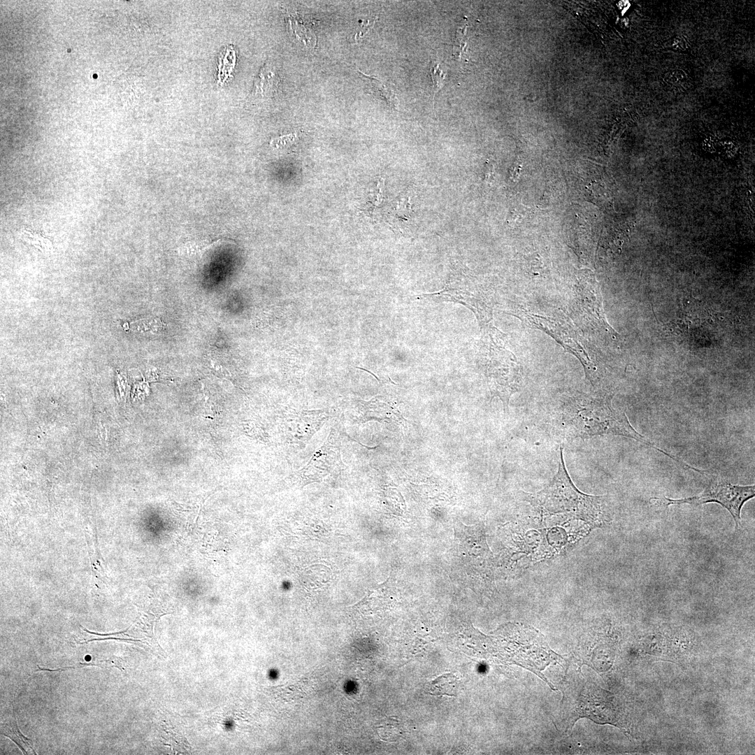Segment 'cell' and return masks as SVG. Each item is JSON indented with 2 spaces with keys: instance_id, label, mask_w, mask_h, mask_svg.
<instances>
[{
  "instance_id": "16",
  "label": "cell",
  "mask_w": 755,
  "mask_h": 755,
  "mask_svg": "<svg viewBox=\"0 0 755 755\" xmlns=\"http://www.w3.org/2000/svg\"><path fill=\"white\" fill-rule=\"evenodd\" d=\"M373 24L374 23L370 24V22H368L366 24L364 25L363 27L361 28V31L359 33V36H361L362 35L366 34L369 30V29L373 26Z\"/></svg>"
},
{
  "instance_id": "8",
  "label": "cell",
  "mask_w": 755,
  "mask_h": 755,
  "mask_svg": "<svg viewBox=\"0 0 755 755\" xmlns=\"http://www.w3.org/2000/svg\"><path fill=\"white\" fill-rule=\"evenodd\" d=\"M454 530L455 539L458 540L460 548L466 554L482 559L492 554L487 542L483 523L466 526L459 522L457 526H454Z\"/></svg>"
},
{
  "instance_id": "14",
  "label": "cell",
  "mask_w": 755,
  "mask_h": 755,
  "mask_svg": "<svg viewBox=\"0 0 755 755\" xmlns=\"http://www.w3.org/2000/svg\"><path fill=\"white\" fill-rule=\"evenodd\" d=\"M296 134H291L285 136H280L278 138L273 139L271 141V145H283L287 143L293 141L296 138Z\"/></svg>"
},
{
  "instance_id": "3",
  "label": "cell",
  "mask_w": 755,
  "mask_h": 755,
  "mask_svg": "<svg viewBox=\"0 0 755 755\" xmlns=\"http://www.w3.org/2000/svg\"><path fill=\"white\" fill-rule=\"evenodd\" d=\"M480 327V353L486 361L489 387L507 409L511 395L521 387V368L516 357L506 348L505 336L492 321Z\"/></svg>"
},
{
  "instance_id": "12",
  "label": "cell",
  "mask_w": 755,
  "mask_h": 755,
  "mask_svg": "<svg viewBox=\"0 0 755 755\" xmlns=\"http://www.w3.org/2000/svg\"><path fill=\"white\" fill-rule=\"evenodd\" d=\"M165 328L164 323L159 319H145L131 323L130 329L136 332L159 333Z\"/></svg>"
},
{
  "instance_id": "9",
  "label": "cell",
  "mask_w": 755,
  "mask_h": 755,
  "mask_svg": "<svg viewBox=\"0 0 755 755\" xmlns=\"http://www.w3.org/2000/svg\"><path fill=\"white\" fill-rule=\"evenodd\" d=\"M1 735L6 736L12 740L20 748L24 754H31V751H32L34 754H36L33 748L31 740L23 735L19 730L15 720V716L13 719L9 720L6 723L1 724Z\"/></svg>"
},
{
  "instance_id": "11",
  "label": "cell",
  "mask_w": 755,
  "mask_h": 755,
  "mask_svg": "<svg viewBox=\"0 0 755 755\" xmlns=\"http://www.w3.org/2000/svg\"><path fill=\"white\" fill-rule=\"evenodd\" d=\"M358 71L363 78L370 81L371 85L385 99L391 107L394 108L398 107V101L397 96L389 85L375 77L368 76L359 70Z\"/></svg>"
},
{
  "instance_id": "1",
  "label": "cell",
  "mask_w": 755,
  "mask_h": 755,
  "mask_svg": "<svg viewBox=\"0 0 755 755\" xmlns=\"http://www.w3.org/2000/svg\"><path fill=\"white\" fill-rule=\"evenodd\" d=\"M561 424L571 438L595 436H621L635 439L666 454L681 466L684 462L656 447L631 424L626 414L616 410L611 398L605 396L577 394L569 397L561 409Z\"/></svg>"
},
{
  "instance_id": "4",
  "label": "cell",
  "mask_w": 755,
  "mask_h": 755,
  "mask_svg": "<svg viewBox=\"0 0 755 755\" xmlns=\"http://www.w3.org/2000/svg\"><path fill=\"white\" fill-rule=\"evenodd\" d=\"M754 485H737L718 476L712 477L704 490L698 495L673 499L666 496L652 497L649 501L658 507L672 505L689 504L698 505L707 503H717L726 509L735 521V528L741 526V510L745 503L754 497Z\"/></svg>"
},
{
  "instance_id": "5",
  "label": "cell",
  "mask_w": 755,
  "mask_h": 755,
  "mask_svg": "<svg viewBox=\"0 0 755 755\" xmlns=\"http://www.w3.org/2000/svg\"><path fill=\"white\" fill-rule=\"evenodd\" d=\"M515 315L528 326L545 331L566 351L575 356L582 364L586 376L592 381L596 368L572 325L563 319L541 316L523 310L517 311Z\"/></svg>"
},
{
  "instance_id": "13",
  "label": "cell",
  "mask_w": 755,
  "mask_h": 755,
  "mask_svg": "<svg viewBox=\"0 0 755 755\" xmlns=\"http://www.w3.org/2000/svg\"><path fill=\"white\" fill-rule=\"evenodd\" d=\"M430 73L431 75L433 82L434 99L436 92L441 89L443 85V80L445 78V74L443 73V71L440 68V64L437 61L431 62L430 66Z\"/></svg>"
},
{
  "instance_id": "7",
  "label": "cell",
  "mask_w": 755,
  "mask_h": 755,
  "mask_svg": "<svg viewBox=\"0 0 755 755\" xmlns=\"http://www.w3.org/2000/svg\"><path fill=\"white\" fill-rule=\"evenodd\" d=\"M577 310L580 315L591 322L602 318L598 289L589 273L580 271L575 285Z\"/></svg>"
},
{
  "instance_id": "15",
  "label": "cell",
  "mask_w": 755,
  "mask_h": 755,
  "mask_svg": "<svg viewBox=\"0 0 755 755\" xmlns=\"http://www.w3.org/2000/svg\"><path fill=\"white\" fill-rule=\"evenodd\" d=\"M99 666V664L78 663H77L76 665H75L73 666L66 667V668L55 669V670H50V669H48V668H41L38 665H37V667L38 668V670L63 671V670H65L69 669V668H82L83 666Z\"/></svg>"
},
{
  "instance_id": "2",
  "label": "cell",
  "mask_w": 755,
  "mask_h": 755,
  "mask_svg": "<svg viewBox=\"0 0 755 755\" xmlns=\"http://www.w3.org/2000/svg\"><path fill=\"white\" fill-rule=\"evenodd\" d=\"M531 501L543 515L566 514L593 526L610 521L605 497L584 494L572 482L561 448L556 473L545 488L531 496Z\"/></svg>"
},
{
  "instance_id": "6",
  "label": "cell",
  "mask_w": 755,
  "mask_h": 755,
  "mask_svg": "<svg viewBox=\"0 0 755 755\" xmlns=\"http://www.w3.org/2000/svg\"><path fill=\"white\" fill-rule=\"evenodd\" d=\"M610 694L596 684L587 683L583 686L573 711L572 719L588 717L598 723L614 722V713Z\"/></svg>"
},
{
  "instance_id": "10",
  "label": "cell",
  "mask_w": 755,
  "mask_h": 755,
  "mask_svg": "<svg viewBox=\"0 0 755 755\" xmlns=\"http://www.w3.org/2000/svg\"><path fill=\"white\" fill-rule=\"evenodd\" d=\"M458 681L453 673L443 674L429 683L428 693L433 696H456L455 686Z\"/></svg>"
}]
</instances>
